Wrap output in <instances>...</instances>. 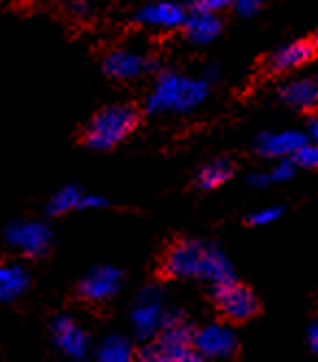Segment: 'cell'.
<instances>
[{"label": "cell", "mask_w": 318, "mask_h": 362, "mask_svg": "<svg viewBox=\"0 0 318 362\" xmlns=\"http://www.w3.org/2000/svg\"><path fill=\"white\" fill-rule=\"evenodd\" d=\"M159 275L168 279H201L211 286L233 279V269L227 255L201 240H177L159 260Z\"/></svg>", "instance_id": "cell-1"}, {"label": "cell", "mask_w": 318, "mask_h": 362, "mask_svg": "<svg viewBox=\"0 0 318 362\" xmlns=\"http://www.w3.org/2000/svg\"><path fill=\"white\" fill-rule=\"evenodd\" d=\"M140 124V112L136 105H112L100 110L83 129V144L94 151H110L126 140Z\"/></svg>", "instance_id": "cell-2"}, {"label": "cell", "mask_w": 318, "mask_h": 362, "mask_svg": "<svg viewBox=\"0 0 318 362\" xmlns=\"http://www.w3.org/2000/svg\"><path fill=\"white\" fill-rule=\"evenodd\" d=\"M211 301H214L218 315L229 323H247L249 319L259 315L257 297L253 295L249 286L235 281V277L214 284V288H211Z\"/></svg>", "instance_id": "cell-3"}, {"label": "cell", "mask_w": 318, "mask_h": 362, "mask_svg": "<svg viewBox=\"0 0 318 362\" xmlns=\"http://www.w3.org/2000/svg\"><path fill=\"white\" fill-rule=\"evenodd\" d=\"M5 243L26 257H37L50 249L52 231L37 221H18L5 227Z\"/></svg>", "instance_id": "cell-4"}, {"label": "cell", "mask_w": 318, "mask_h": 362, "mask_svg": "<svg viewBox=\"0 0 318 362\" xmlns=\"http://www.w3.org/2000/svg\"><path fill=\"white\" fill-rule=\"evenodd\" d=\"M164 317H166V313L162 308V297H159V293L153 286L144 288L138 295L134 313H131V323H134L138 339L151 341L153 336H157L159 329H162Z\"/></svg>", "instance_id": "cell-5"}, {"label": "cell", "mask_w": 318, "mask_h": 362, "mask_svg": "<svg viewBox=\"0 0 318 362\" xmlns=\"http://www.w3.org/2000/svg\"><path fill=\"white\" fill-rule=\"evenodd\" d=\"M120 288H122V273L116 267H96L78 281V295L92 303L110 301Z\"/></svg>", "instance_id": "cell-6"}, {"label": "cell", "mask_w": 318, "mask_h": 362, "mask_svg": "<svg viewBox=\"0 0 318 362\" xmlns=\"http://www.w3.org/2000/svg\"><path fill=\"white\" fill-rule=\"evenodd\" d=\"M316 55H318L316 40H297V42H290L281 48H277L266 59V70L273 74L293 72V70L307 66L312 59H316Z\"/></svg>", "instance_id": "cell-7"}, {"label": "cell", "mask_w": 318, "mask_h": 362, "mask_svg": "<svg viewBox=\"0 0 318 362\" xmlns=\"http://www.w3.org/2000/svg\"><path fill=\"white\" fill-rule=\"evenodd\" d=\"M194 347L203 358H231L237 351V339L225 325H207L196 329Z\"/></svg>", "instance_id": "cell-8"}, {"label": "cell", "mask_w": 318, "mask_h": 362, "mask_svg": "<svg viewBox=\"0 0 318 362\" xmlns=\"http://www.w3.org/2000/svg\"><path fill=\"white\" fill-rule=\"evenodd\" d=\"M140 360H155V362H196L203 360L199 349L190 343H177L166 341L155 336L153 341H146V345L138 351Z\"/></svg>", "instance_id": "cell-9"}, {"label": "cell", "mask_w": 318, "mask_h": 362, "mask_svg": "<svg viewBox=\"0 0 318 362\" xmlns=\"http://www.w3.org/2000/svg\"><path fill=\"white\" fill-rule=\"evenodd\" d=\"M52 332V341H55V347L68 356V358H83L88 354V334L74 323V319L70 317H57L50 325Z\"/></svg>", "instance_id": "cell-10"}, {"label": "cell", "mask_w": 318, "mask_h": 362, "mask_svg": "<svg viewBox=\"0 0 318 362\" xmlns=\"http://www.w3.org/2000/svg\"><path fill=\"white\" fill-rule=\"evenodd\" d=\"M188 11H185L175 0H159V3H151L142 7L136 13V22L146 24V27H157V29H177L185 24Z\"/></svg>", "instance_id": "cell-11"}, {"label": "cell", "mask_w": 318, "mask_h": 362, "mask_svg": "<svg viewBox=\"0 0 318 362\" xmlns=\"http://www.w3.org/2000/svg\"><path fill=\"white\" fill-rule=\"evenodd\" d=\"M181 83L183 76L164 72L159 74L157 83L153 86V92L146 98V112L148 114H162L168 110L179 107V96H181Z\"/></svg>", "instance_id": "cell-12"}, {"label": "cell", "mask_w": 318, "mask_h": 362, "mask_svg": "<svg viewBox=\"0 0 318 362\" xmlns=\"http://www.w3.org/2000/svg\"><path fill=\"white\" fill-rule=\"evenodd\" d=\"M307 144V138L299 132H281V134H264L257 138V146L255 151L261 155V158H273V160H281V158H293V155Z\"/></svg>", "instance_id": "cell-13"}, {"label": "cell", "mask_w": 318, "mask_h": 362, "mask_svg": "<svg viewBox=\"0 0 318 362\" xmlns=\"http://www.w3.org/2000/svg\"><path fill=\"white\" fill-rule=\"evenodd\" d=\"M148 68V59L138 53H131V50H112L102 59V70L114 79H136L138 74L146 72Z\"/></svg>", "instance_id": "cell-14"}, {"label": "cell", "mask_w": 318, "mask_h": 362, "mask_svg": "<svg viewBox=\"0 0 318 362\" xmlns=\"http://www.w3.org/2000/svg\"><path fill=\"white\" fill-rule=\"evenodd\" d=\"M223 29V24L216 16V11H196V9H190L188 18H185V24H183V31H185V37L194 44H207L214 40Z\"/></svg>", "instance_id": "cell-15"}, {"label": "cell", "mask_w": 318, "mask_h": 362, "mask_svg": "<svg viewBox=\"0 0 318 362\" xmlns=\"http://www.w3.org/2000/svg\"><path fill=\"white\" fill-rule=\"evenodd\" d=\"M281 98L285 105L299 112H316L318 110V81L299 79L290 81L281 88Z\"/></svg>", "instance_id": "cell-16"}, {"label": "cell", "mask_w": 318, "mask_h": 362, "mask_svg": "<svg viewBox=\"0 0 318 362\" xmlns=\"http://www.w3.org/2000/svg\"><path fill=\"white\" fill-rule=\"evenodd\" d=\"M233 173H235V164L231 160H227V158L211 160L196 173V186L201 190H216L223 184H227V181L233 177Z\"/></svg>", "instance_id": "cell-17"}, {"label": "cell", "mask_w": 318, "mask_h": 362, "mask_svg": "<svg viewBox=\"0 0 318 362\" xmlns=\"http://www.w3.org/2000/svg\"><path fill=\"white\" fill-rule=\"evenodd\" d=\"M29 288V273L20 264H5L0 269V299L5 303L18 299Z\"/></svg>", "instance_id": "cell-18"}, {"label": "cell", "mask_w": 318, "mask_h": 362, "mask_svg": "<svg viewBox=\"0 0 318 362\" xmlns=\"http://www.w3.org/2000/svg\"><path fill=\"white\" fill-rule=\"evenodd\" d=\"M81 199H83V192L78 190L76 186H66V188L57 190L55 194L50 197V201L46 205V214L48 216H59V214H66L70 210H78Z\"/></svg>", "instance_id": "cell-19"}, {"label": "cell", "mask_w": 318, "mask_h": 362, "mask_svg": "<svg viewBox=\"0 0 318 362\" xmlns=\"http://www.w3.org/2000/svg\"><path fill=\"white\" fill-rule=\"evenodd\" d=\"M134 358V345L124 336H110L98 347V360L102 362H126Z\"/></svg>", "instance_id": "cell-20"}, {"label": "cell", "mask_w": 318, "mask_h": 362, "mask_svg": "<svg viewBox=\"0 0 318 362\" xmlns=\"http://www.w3.org/2000/svg\"><path fill=\"white\" fill-rule=\"evenodd\" d=\"M207 96V81H194V79H183L181 83V96H179V112H188L196 107L199 103Z\"/></svg>", "instance_id": "cell-21"}, {"label": "cell", "mask_w": 318, "mask_h": 362, "mask_svg": "<svg viewBox=\"0 0 318 362\" xmlns=\"http://www.w3.org/2000/svg\"><path fill=\"white\" fill-rule=\"evenodd\" d=\"M293 160L297 162L299 168H312V170H318V142L314 144H303L295 155Z\"/></svg>", "instance_id": "cell-22"}, {"label": "cell", "mask_w": 318, "mask_h": 362, "mask_svg": "<svg viewBox=\"0 0 318 362\" xmlns=\"http://www.w3.org/2000/svg\"><path fill=\"white\" fill-rule=\"evenodd\" d=\"M297 162L293 158H281L277 160V166L269 173L271 175V184H275V181H288V179H293L295 173H297Z\"/></svg>", "instance_id": "cell-23"}, {"label": "cell", "mask_w": 318, "mask_h": 362, "mask_svg": "<svg viewBox=\"0 0 318 362\" xmlns=\"http://www.w3.org/2000/svg\"><path fill=\"white\" fill-rule=\"evenodd\" d=\"M283 214V208H266V210H259V212H253L251 216H247V223L249 225H269L273 221H277L279 216Z\"/></svg>", "instance_id": "cell-24"}, {"label": "cell", "mask_w": 318, "mask_h": 362, "mask_svg": "<svg viewBox=\"0 0 318 362\" xmlns=\"http://www.w3.org/2000/svg\"><path fill=\"white\" fill-rule=\"evenodd\" d=\"M229 5H233V0H190V9L196 11H218Z\"/></svg>", "instance_id": "cell-25"}, {"label": "cell", "mask_w": 318, "mask_h": 362, "mask_svg": "<svg viewBox=\"0 0 318 362\" xmlns=\"http://www.w3.org/2000/svg\"><path fill=\"white\" fill-rule=\"evenodd\" d=\"M264 0H233V7L240 16H253L259 11Z\"/></svg>", "instance_id": "cell-26"}, {"label": "cell", "mask_w": 318, "mask_h": 362, "mask_svg": "<svg viewBox=\"0 0 318 362\" xmlns=\"http://www.w3.org/2000/svg\"><path fill=\"white\" fill-rule=\"evenodd\" d=\"M105 205H107V199H105V197H98V194H83V199H81V205H78V210L105 208Z\"/></svg>", "instance_id": "cell-27"}, {"label": "cell", "mask_w": 318, "mask_h": 362, "mask_svg": "<svg viewBox=\"0 0 318 362\" xmlns=\"http://www.w3.org/2000/svg\"><path fill=\"white\" fill-rule=\"evenodd\" d=\"M307 343H310L312 351H314V354H318V321H316V323H312V325H310V329H307Z\"/></svg>", "instance_id": "cell-28"}, {"label": "cell", "mask_w": 318, "mask_h": 362, "mask_svg": "<svg viewBox=\"0 0 318 362\" xmlns=\"http://www.w3.org/2000/svg\"><path fill=\"white\" fill-rule=\"evenodd\" d=\"M310 136H312L314 142H318V118H314L312 124H310Z\"/></svg>", "instance_id": "cell-29"}, {"label": "cell", "mask_w": 318, "mask_h": 362, "mask_svg": "<svg viewBox=\"0 0 318 362\" xmlns=\"http://www.w3.org/2000/svg\"><path fill=\"white\" fill-rule=\"evenodd\" d=\"M316 42H318V35H316Z\"/></svg>", "instance_id": "cell-30"}, {"label": "cell", "mask_w": 318, "mask_h": 362, "mask_svg": "<svg viewBox=\"0 0 318 362\" xmlns=\"http://www.w3.org/2000/svg\"><path fill=\"white\" fill-rule=\"evenodd\" d=\"M316 81H318V79H316Z\"/></svg>", "instance_id": "cell-31"}]
</instances>
